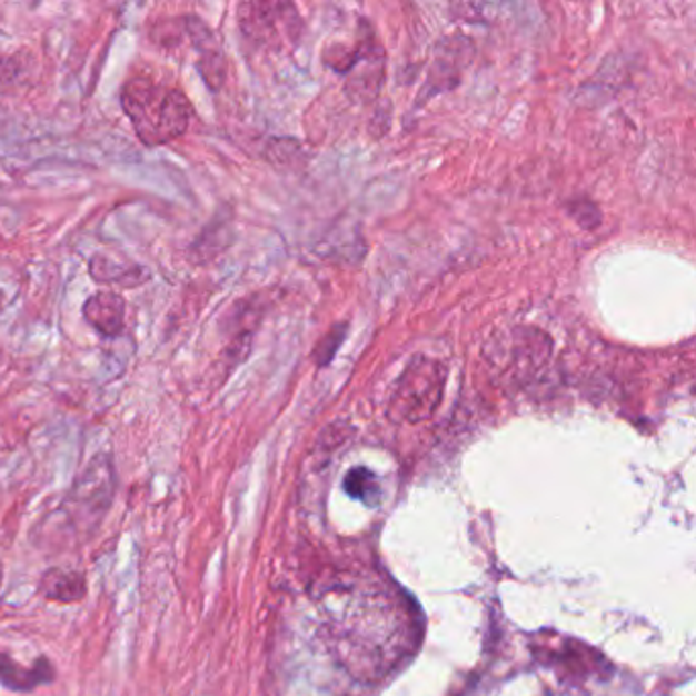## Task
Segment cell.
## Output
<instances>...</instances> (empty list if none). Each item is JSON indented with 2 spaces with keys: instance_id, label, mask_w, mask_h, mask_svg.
<instances>
[{
  "instance_id": "9c48e42d",
  "label": "cell",
  "mask_w": 696,
  "mask_h": 696,
  "mask_svg": "<svg viewBox=\"0 0 696 696\" xmlns=\"http://www.w3.org/2000/svg\"><path fill=\"white\" fill-rule=\"evenodd\" d=\"M82 315L100 336L117 337L123 334L125 299L117 292H97L84 302Z\"/></svg>"
},
{
  "instance_id": "3957f363",
  "label": "cell",
  "mask_w": 696,
  "mask_h": 696,
  "mask_svg": "<svg viewBox=\"0 0 696 696\" xmlns=\"http://www.w3.org/2000/svg\"><path fill=\"white\" fill-rule=\"evenodd\" d=\"M243 36L258 48H280L299 39L300 17L290 2H243L237 9Z\"/></svg>"
},
{
  "instance_id": "ba28073f",
  "label": "cell",
  "mask_w": 696,
  "mask_h": 696,
  "mask_svg": "<svg viewBox=\"0 0 696 696\" xmlns=\"http://www.w3.org/2000/svg\"><path fill=\"white\" fill-rule=\"evenodd\" d=\"M56 680V668L48 658H39L33 666H23L9 654H0V686L11 693H33L39 686Z\"/></svg>"
},
{
  "instance_id": "7c38bea8",
  "label": "cell",
  "mask_w": 696,
  "mask_h": 696,
  "mask_svg": "<svg viewBox=\"0 0 696 696\" xmlns=\"http://www.w3.org/2000/svg\"><path fill=\"white\" fill-rule=\"evenodd\" d=\"M90 276L97 282H119L123 287H137L148 280V272L139 266H115L107 256L97 253L90 260Z\"/></svg>"
},
{
  "instance_id": "277c9868",
  "label": "cell",
  "mask_w": 696,
  "mask_h": 696,
  "mask_svg": "<svg viewBox=\"0 0 696 696\" xmlns=\"http://www.w3.org/2000/svg\"><path fill=\"white\" fill-rule=\"evenodd\" d=\"M473 41L464 36L441 39L434 50L427 72L424 99L439 92H448L460 84L461 76L473 62Z\"/></svg>"
},
{
  "instance_id": "e0dca14e",
  "label": "cell",
  "mask_w": 696,
  "mask_h": 696,
  "mask_svg": "<svg viewBox=\"0 0 696 696\" xmlns=\"http://www.w3.org/2000/svg\"><path fill=\"white\" fill-rule=\"evenodd\" d=\"M374 488H376V483H374L372 473H368L366 468H356L346 478V490L351 497H372Z\"/></svg>"
},
{
  "instance_id": "8992f818",
  "label": "cell",
  "mask_w": 696,
  "mask_h": 696,
  "mask_svg": "<svg viewBox=\"0 0 696 696\" xmlns=\"http://www.w3.org/2000/svg\"><path fill=\"white\" fill-rule=\"evenodd\" d=\"M385 51L374 41L372 36L364 39L360 58L346 74V92L349 99L356 102H370L376 99L385 82Z\"/></svg>"
},
{
  "instance_id": "5bb4252c",
  "label": "cell",
  "mask_w": 696,
  "mask_h": 696,
  "mask_svg": "<svg viewBox=\"0 0 696 696\" xmlns=\"http://www.w3.org/2000/svg\"><path fill=\"white\" fill-rule=\"evenodd\" d=\"M268 160L276 166V168H295L305 162V156L300 150L299 143L292 141V139H272L270 146H268Z\"/></svg>"
},
{
  "instance_id": "9a60e30c",
  "label": "cell",
  "mask_w": 696,
  "mask_h": 696,
  "mask_svg": "<svg viewBox=\"0 0 696 696\" xmlns=\"http://www.w3.org/2000/svg\"><path fill=\"white\" fill-rule=\"evenodd\" d=\"M346 337H348V325H336V327L319 341V346L315 349V364H317V366H327L329 361L334 360L337 349L341 348V344L346 341Z\"/></svg>"
},
{
  "instance_id": "ac0fdd59",
  "label": "cell",
  "mask_w": 696,
  "mask_h": 696,
  "mask_svg": "<svg viewBox=\"0 0 696 696\" xmlns=\"http://www.w3.org/2000/svg\"><path fill=\"white\" fill-rule=\"evenodd\" d=\"M17 74H19V66L13 60L0 58V88L9 84V82H13Z\"/></svg>"
},
{
  "instance_id": "d6986e66",
  "label": "cell",
  "mask_w": 696,
  "mask_h": 696,
  "mask_svg": "<svg viewBox=\"0 0 696 696\" xmlns=\"http://www.w3.org/2000/svg\"><path fill=\"white\" fill-rule=\"evenodd\" d=\"M0 243H2V237H0Z\"/></svg>"
},
{
  "instance_id": "52a82bcc",
  "label": "cell",
  "mask_w": 696,
  "mask_h": 696,
  "mask_svg": "<svg viewBox=\"0 0 696 696\" xmlns=\"http://www.w3.org/2000/svg\"><path fill=\"white\" fill-rule=\"evenodd\" d=\"M185 27L195 51L199 53V72L202 80L211 90H221L227 78V60L215 31L195 14H188Z\"/></svg>"
},
{
  "instance_id": "4fadbf2b",
  "label": "cell",
  "mask_w": 696,
  "mask_h": 696,
  "mask_svg": "<svg viewBox=\"0 0 696 696\" xmlns=\"http://www.w3.org/2000/svg\"><path fill=\"white\" fill-rule=\"evenodd\" d=\"M229 227L227 225H211L202 231V236L192 243V248L188 249V256L192 264H207V261L217 258L229 243L227 237Z\"/></svg>"
},
{
  "instance_id": "8fae6325",
  "label": "cell",
  "mask_w": 696,
  "mask_h": 696,
  "mask_svg": "<svg viewBox=\"0 0 696 696\" xmlns=\"http://www.w3.org/2000/svg\"><path fill=\"white\" fill-rule=\"evenodd\" d=\"M39 593L53 603H78L87 597V576L74 570L51 568L41 576Z\"/></svg>"
},
{
  "instance_id": "7a4b0ae2",
  "label": "cell",
  "mask_w": 696,
  "mask_h": 696,
  "mask_svg": "<svg viewBox=\"0 0 696 696\" xmlns=\"http://www.w3.org/2000/svg\"><path fill=\"white\" fill-rule=\"evenodd\" d=\"M448 380V366L444 361L417 356L400 374L392 397L388 402V415L395 421L424 424L434 417L441 405Z\"/></svg>"
},
{
  "instance_id": "2e32d148",
  "label": "cell",
  "mask_w": 696,
  "mask_h": 696,
  "mask_svg": "<svg viewBox=\"0 0 696 696\" xmlns=\"http://www.w3.org/2000/svg\"><path fill=\"white\" fill-rule=\"evenodd\" d=\"M568 211L576 223L580 225L583 229H595L603 221L600 217V209H598L595 202L590 200H578V202H570L568 205Z\"/></svg>"
},
{
  "instance_id": "6da1fadb",
  "label": "cell",
  "mask_w": 696,
  "mask_h": 696,
  "mask_svg": "<svg viewBox=\"0 0 696 696\" xmlns=\"http://www.w3.org/2000/svg\"><path fill=\"white\" fill-rule=\"evenodd\" d=\"M121 107L139 141L158 148L187 133L192 105L182 90L166 87L148 76L129 78L121 88Z\"/></svg>"
},
{
  "instance_id": "30bf717a",
  "label": "cell",
  "mask_w": 696,
  "mask_h": 696,
  "mask_svg": "<svg viewBox=\"0 0 696 696\" xmlns=\"http://www.w3.org/2000/svg\"><path fill=\"white\" fill-rule=\"evenodd\" d=\"M551 356V339L539 331V329H519L517 331V344H515V364L517 370L531 376L537 374Z\"/></svg>"
},
{
  "instance_id": "5b68a950",
  "label": "cell",
  "mask_w": 696,
  "mask_h": 696,
  "mask_svg": "<svg viewBox=\"0 0 696 696\" xmlns=\"http://www.w3.org/2000/svg\"><path fill=\"white\" fill-rule=\"evenodd\" d=\"M115 474L112 461L107 456H97L90 461L87 470L76 480L74 488L68 497V505L76 507L78 517L99 519L100 515L111 505Z\"/></svg>"
}]
</instances>
